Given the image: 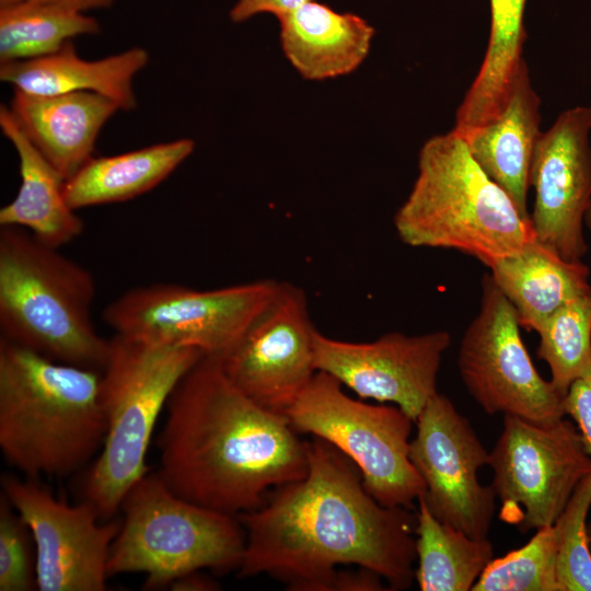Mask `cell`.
<instances>
[{"instance_id":"obj_1","label":"cell","mask_w":591,"mask_h":591,"mask_svg":"<svg viewBox=\"0 0 591 591\" xmlns=\"http://www.w3.org/2000/svg\"><path fill=\"white\" fill-rule=\"evenodd\" d=\"M304 477L275 488L237 515L245 545L241 578L270 575L293 591H328L339 566L370 569L390 590L415 577L416 514L385 507L363 487L352 461L326 441H306Z\"/></svg>"},{"instance_id":"obj_2","label":"cell","mask_w":591,"mask_h":591,"mask_svg":"<svg viewBox=\"0 0 591 591\" xmlns=\"http://www.w3.org/2000/svg\"><path fill=\"white\" fill-rule=\"evenodd\" d=\"M163 482L182 498L237 517L308 472L306 441L285 415L241 392L202 357L166 404L158 437Z\"/></svg>"},{"instance_id":"obj_3","label":"cell","mask_w":591,"mask_h":591,"mask_svg":"<svg viewBox=\"0 0 591 591\" xmlns=\"http://www.w3.org/2000/svg\"><path fill=\"white\" fill-rule=\"evenodd\" d=\"M101 371L0 338V449L27 478L65 477L101 450Z\"/></svg>"},{"instance_id":"obj_4","label":"cell","mask_w":591,"mask_h":591,"mask_svg":"<svg viewBox=\"0 0 591 591\" xmlns=\"http://www.w3.org/2000/svg\"><path fill=\"white\" fill-rule=\"evenodd\" d=\"M394 228L408 246L455 250L487 267L535 239L530 218L451 130L421 147L417 177Z\"/></svg>"},{"instance_id":"obj_5","label":"cell","mask_w":591,"mask_h":591,"mask_svg":"<svg viewBox=\"0 0 591 591\" xmlns=\"http://www.w3.org/2000/svg\"><path fill=\"white\" fill-rule=\"evenodd\" d=\"M92 274L27 230L0 227L1 338L49 359L101 371L109 338L92 320Z\"/></svg>"},{"instance_id":"obj_6","label":"cell","mask_w":591,"mask_h":591,"mask_svg":"<svg viewBox=\"0 0 591 591\" xmlns=\"http://www.w3.org/2000/svg\"><path fill=\"white\" fill-rule=\"evenodd\" d=\"M205 355L193 347L147 343L115 334L101 370L106 432L89 470L83 500L113 519L149 470L146 457L158 418L186 373Z\"/></svg>"},{"instance_id":"obj_7","label":"cell","mask_w":591,"mask_h":591,"mask_svg":"<svg viewBox=\"0 0 591 591\" xmlns=\"http://www.w3.org/2000/svg\"><path fill=\"white\" fill-rule=\"evenodd\" d=\"M120 510L109 577L144 573V588L157 589L193 571L224 573L240 567L245 532L239 518L182 498L158 472H148L129 489Z\"/></svg>"},{"instance_id":"obj_8","label":"cell","mask_w":591,"mask_h":591,"mask_svg":"<svg viewBox=\"0 0 591 591\" xmlns=\"http://www.w3.org/2000/svg\"><path fill=\"white\" fill-rule=\"evenodd\" d=\"M285 416L298 433L322 439L349 457L364 489L382 506L412 509L425 494L409 459L414 419L399 407L355 399L334 376L317 371Z\"/></svg>"},{"instance_id":"obj_9","label":"cell","mask_w":591,"mask_h":591,"mask_svg":"<svg viewBox=\"0 0 591 591\" xmlns=\"http://www.w3.org/2000/svg\"><path fill=\"white\" fill-rule=\"evenodd\" d=\"M279 283L259 279L208 290L165 282L135 287L106 305L103 320L115 334L193 347L221 359L267 306Z\"/></svg>"},{"instance_id":"obj_10","label":"cell","mask_w":591,"mask_h":591,"mask_svg":"<svg viewBox=\"0 0 591 591\" xmlns=\"http://www.w3.org/2000/svg\"><path fill=\"white\" fill-rule=\"evenodd\" d=\"M488 465L494 472L491 487L502 503L500 517L522 533L553 525L591 473L580 431L564 418L537 425L503 415Z\"/></svg>"},{"instance_id":"obj_11","label":"cell","mask_w":591,"mask_h":591,"mask_svg":"<svg viewBox=\"0 0 591 591\" xmlns=\"http://www.w3.org/2000/svg\"><path fill=\"white\" fill-rule=\"evenodd\" d=\"M520 327L514 308L490 275H485L479 310L459 347L461 379L488 415L555 424L566 415L565 396L535 369Z\"/></svg>"},{"instance_id":"obj_12","label":"cell","mask_w":591,"mask_h":591,"mask_svg":"<svg viewBox=\"0 0 591 591\" xmlns=\"http://www.w3.org/2000/svg\"><path fill=\"white\" fill-rule=\"evenodd\" d=\"M409 459L426 485L422 498L436 519L474 538L488 537L496 494L483 486L478 470L486 450L468 419L437 393L416 419Z\"/></svg>"},{"instance_id":"obj_13","label":"cell","mask_w":591,"mask_h":591,"mask_svg":"<svg viewBox=\"0 0 591 591\" xmlns=\"http://www.w3.org/2000/svg\"><path fill=\"white\" fill-rule=\"evenodd\" d=\"M2 494L27 524L36 552L40 591H103L120 521L102 520L94 507L57 499L32 478L1 479Z\"/></svg>"},{"instance_id":"obj_14","label":"cell","mask_w":591,"mask_h":591,"mask_svg":"<svg viewBox=\"0 0 591 591\" xmlns=\"http://www.w3.org/2000/svg\"><path fill=\"white\" fill-rule=\"evenodd\" d=\"M304 290L280 281L260 314L219 359L227 378L258 405L285 415L317 372Z\"/></svg>"},{"instance_id":"obj_15","label":"cell","mask_w":591,"mask_h":591,"mask_svg":"<svg viewBox=\"0 0 591 591\" xmlns=\"http://www.w3.org/2000/svg\"><path fill=\"white\" fill-rule=\"evenodd\" d=\"M451 344L447 331L420 335L391 332L367 343L328 337L316 329L314 362L360 398L392 403L416 421L438 393L442 357Z\"/></svg>"},{"instance_id":"obj_16","label":"cell","mask_w":591,"mask_h":591,"mask_svg":"<svg viewBox=\"0 0 591 591\" xmlns=\"http://www.w3.org/2000/svg\"><path fill=\"white\" fill-rule=\"evenodd\" d=\"M591 107L561 112L542 132L530 172L535 239L569 262L588 252L584 217L591 202Z\"/></svg>"},{"instance_id":"obj_17","label":"cell","mask_w":591,"mask_h":591,"mask_svg":"<svg viewBox=\"0 0 591 591\" xmlns=\"http://www.w3.org/2000/svg\"><path fill=\"white\" fill-rule=\"evenodd\" d=\"M9 109L26 138L68 181L93 158L100 131L120 108L94 92L35 95L13 90Z\"/></svg>"},{"instance_id":"obj_18","label":"cell","mask_w":591,"mask_h":591,"mask_svg":"<svg viewBox=\"0 0 591 591\" xmlns=\"http://www.w3.org/2000/svg\"><path fill=\"white\" fill-rule=\"evenodd\" d=\"M541 100L534 90L525 60L513 78L500 112L465 139L473 159L530 218L528 193L536 144L543 131Z\"/></svg>"},{"instance_id":"obj_19","label":"cell","mask_w":591,"mask_h":591,"mask_svg":"<svg viewBox=\"0 0 591 591\" xmlns=\"http://www.w3.org/2000/svg\"><path fill=\"white\" fill-rule=\"evenodd\" d=\"M277 19L286 58L304 79L313 81L355 71L368 56L374 36L363 18L316 0Z\"/></svg>"},{"instance_id":"obj_20","label":"cell","mask_w":591,"mask_h":591,"mask_svg":"<svg viewBox=\"0 0 591 591\" xmlns=\"http://www.w3.org/2000/svg\"><path fill=\"white\" fill-rule=\"evenodd\" d=\"M148 61L149 54L142 47L86 60L71 40L48 56L0 63V80L13 90L35 95L94 92L114 101L121 111H132L137 107L132 80Z\"/></svg>"},{"instance_id":"obj_21","label":"cell","mask_w":591,"mask_h":591,"mask_svg":"<svg viewBox=\"0 0 591 591\" xmlns=\"http://www.w3.org/2000/svg\"><path fill=\"white\" fill-rule=\"evenodd\" d=\"M0 128L18 153L21 177L16 196L0 209V227L23 228L58 248L72 242L84 223L67 202L66 179L26 138L5 105L0 107Z\"/></svg>"},{"instance_id":"obj_22","label":"cell","mask_w":591,"mask_h":591,"mask_svg":"<svg viewBox=\"0 0 591 591\" xmlns=\"http://www.w3.org/2000/svg\"><path fill=\"white\" fill-rule=\"evenodd\" d=\"M488 268L528 331L537 332L560 306L591 288L586 264L564 259L536 239Z\"/></svg>"},{"instance_id":"obj_23","label":"cell","mask_w":591,"mask_h":591,"mask_svg":"<svg viewBox=\"0 0 591 591\" xmlns=\"http://www.w3.org/2000/svg\"><path fill=\"white\" fill-rule=\"evenodd\" d=\"M182 138L109 157H93L65 183L73 210L136 198L161 184L194 151Z\"/></svg>"},{"instance_id":"obj_24","label":"cell","mask_w":591,"mask_h":591,"mask_svg":"<svg viewBox=\"0 0 591 591\" xmlns=\"http://www.w3.org/2000/svg\"><path fill=\"white\" fill-rule=\"evenodd\" d=\"M528 0H489L490 26L480 68L455 114L452 132L465 139L501 109L524 60Z\"/></svg>"},{"instance_id":"obj_25","label":"cell","mask_w":591,"mask_h":591,"mask_svg":"<svg viewBox=\"0 0 591 591\" xmlns=\"http://www.w3.org/2000/svg\"><path fill=\"white\" fill-rule=\"evenodd\" d=\"M415 533L418 568L415 571L422 591L472 590L488 564L494 548L488 537L474 538L440 522L422 496L417 500Z\"/></svg>"},{"instance_id":"obj_26","label":"cell","mask_w":591,"mask_h":591,"mask_svg":"<svg viewBox=\"0 0 591 591\" xmlns=\"http://www.w3.org/2000/svg\"><path fill=\"white\" fill-rule=\"evenodd\" d=\"M101 32L96 19L60 5L25 0L0 8V63L59 51L81 35Z\"/></svg>"},{"instance_id":"obj_27","label":"cell","mask_w":591,"mask_h":591,"mask_svg":"<svg viewBox=\"0 0 591 591\" xmlns=\"http://www.w3.org/2000/svg\"><path fill=\"white\" fill-rule=\"evenodd\" d=\"M536 333V354L566 396L573 381L591 373V288L560 306Z\"/></svg>"},{"instance_id":"obj_28","label":"cell","mask_w":591,"mask_h":591,"mask_svg":"<svg viewBox=\"0 0 591 591\" xmlns=\"http://www.w3.org/2000/svg\"><path fill=\"white\" fill-rule=\"evenodd\" d=\"M557 549L555 524L541 528L524 546L493 559L472 591H561Z\"/></svg>"},{"instance_id":"obj_29","label":"cell","mask_w":591,"mask_h":591,"mask_svg":"<svg viewBox=\"0 0 591 591\" xmlns=\"http://www.w3.org/2000/svg\"><path fill=\"white\" fill-rule=\"evenodd\" d=\"M591 507V473L577 486L554 523L558 533L556 576L561 591H591V547L587 515Z\"/></svg>"},{"instance_id":"obj_30","label":"cell","mask_w":591,"mask_h":591,"mask_svg":"<svg viewBox=\"0 0 591 591\" xmlns=\"http://www.w3.org/2000/svg\"><path fill=\"white\" fill-rule=\"evenodd\" d=\"M36 587V552L32 533L9 500L0 499V590L30 591Z\"/></svg>"},{"instance_id":"obj_31","label":"cell","mask_w":591,"mask_h":591,"mask_svg":"<svg viewBox=\"0 0 591 591\" xmlns=\"http://www.w3.org/2000/svg\"><path fill=\"white\" fill-rule=\"evenodd\" d=\"M566 415L578 425L584 449L591 459V373L572 382L565 396Z\"/></svg>"},{"instance_id":"obj_32","label":"cell","mask_w":591,"mask_h":591,"mask_svg":"<svg viewBox=\"0 0 591 591\" xmlns=\"http://www.w3.org/2000/svg\"><path fill=\"white\" fill-rule=\"evenodd\" d=\"M308 1L311 0H236L229 15L234 23H242L264 13L278 18Z\"/></svg>"},{"instance_id":"obj_33","label":"cell","mask_w":591,"mask_h":591,"mask_svg":"<svg viewBox=\"0 0 591 591\" xmlns=\"http://www.w3.org/2000/svg\"><path fill=\"white\" fill-rule=\"evenodd\" d=\"M199 571H193L177 578L171 583V589L177 591H209L218 589L219 584L215 580Z\"/></svg>"},{"instance_id":"obj_34","label":"cell","mask_w":591,"mask_h":591,"mask_svg":"<svg viewBox=\"0 0 591 591\" xmlns=\"http://www.w3.org/2000/svg\"><path fill=\"white\" fill-rule=\"evenodd\" d=\"M36 2L51 3L62 8L86 13L91 10L107 9L117 0H31Z\"/></svg>"},{"instance_id":"obj_35","label":"cell","mask_w":591,"mask_h":591,"mask_svg":"<svg viewBox=\"0 0 591 591\" xmlns=\"http://www.w3.org/2000/svg\"><path fill=\"white\" fill-rule=\"evenodd\" d=\"M584 223L589 229H591V202L589 205V208L587 210L586 217H584Z\"/></svg>"},{"instance_id":"obj_36","label":"cell","mask_w":591,"mask_h":591,"mask_svg":"<svg viewBox=\"0 0 591 591\" xmlns=\"http://www.w3.org/2000/svg\"><path fill=\"white\" fill-rule=\"evenodd\" d=\"M22 1H25V0H0V8L11 5V4H15V3H19V2H22Z\"/></svg>"},{"instance_id":"obj_37","label":"cell","mask_w":591,"mask_h":591,"mask_svg":"<svg viewBox=\"0 0 591 591\" xmlns=\"http://www.w3.org/2000/svg\"><path fill=\"white\" fill-rule=\"evenodd\" d=\"M588 537H589V543L591 547V523L588 525Z\"/></svg>"}]
</instances>
